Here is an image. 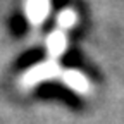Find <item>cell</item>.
I'll use <instances>...</instances> for the list:
<instances>
[{
  "mask_svg": "<svg viewBox=\"0 0 124 124\" xmlns=\"http://www.w3.org/2000/svg\"><path fill=\"white\" fill-rule=\"evenodd\" d=\"M66 48V38L62 33H54L50 38H48V50H50V55L55 59L59 57Z\"/></svg>",
  "mask_w": 124,
  "mask_h": 124,
  "instance_id": "cell-3",
  "label": "cell"
},
{
  "mask_svg": "<svg viewBox=\"0 0 124 124\" xmlns=\"http://www.w3.org/2000/svg\"><path fill=\"white\" fill-rule=\"evenodd\" d=\"M62 79H64V83H66L71 90H74V91H78V93H86V91L90 90V83H88V79H86V76L81 74L79 71L67 69V71H64V74H62Z\"/></svg>",
  "mask_w": 124,
  "mask_h": 124,
  "instance_id": "cell-2",
  "label": "cell"
},
{
  "mask_svg": "<svg viewBox=\"0 0 124 124\" xmlns=\"http://www.w3.org/2000/svg\"><path fill=\"white\" fill-rule=\"evenodd\" d=\"M59 66L55 62H45V64H40L36 67H33L31 71H28L24 76H23V86H35L36 83L40 81H45V79H50V78H55L59 74Z\"/></svg>",
  "mask_w": 124,
  "mask_h": 124,
  "instance_id": "cell-1",
  "label": "cell"
}]
</instances>
